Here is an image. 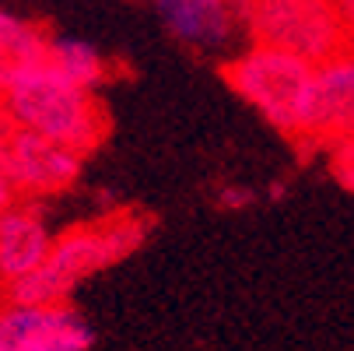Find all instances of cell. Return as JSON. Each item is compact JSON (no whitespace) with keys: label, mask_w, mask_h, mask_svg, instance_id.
Returning a JSON list of instances; mask_svg holds the SVG:
<instances>
[{"label":"cell","mask_w":354,"mask_h":351,"mask_svg":"<svg viewBox=\"0 0 354 351\" xmlns=\"http://www.w3.org/2000/svg\"><path fill=\"white\" fill-rule=\"evenodd\" d=\"M49 64H53L64 78H71L84 88H91L106 78L102 57H98L88 42H77V39H53L49 42Z\"/></svg>","instance_id":"cell-10"},{"label":"cell","mask_w":354,"mask_h":351,"mask_svg":"<svg viewBox=\"0 0 354 351\" xmlns=\"http://www.w3.org/2000/svg\"><path fill=\"white\" fill-rule=\"evenodd\" d=\"M333 8H337V15H340V21H344V28L354 42V0H333Z\"/></svg>","instance_id":"cell-12"},{"label":"cell","mask_w":354,"mask_h":351,"mask_svg":"<svg viewBox=\"0 0 354 351\" xmlns=\"http://www.w3.org/2000/svg\"><path fill=\"white\" fill-rule=\"evenodd\" d=\"M155 228V215L140 208H120L95 222L74 225L53 239L42 267L8 285L11 303H67V295L95 271H106L130 257Z\"/></svg>","instance_id":"cell-1"},{"label":"cell","mask_w":354,"mask_h":351,"mask_svg":"<svg viewBox=\"0 0 354 351\" xmlns=\"http://www.w3.org/2000/svg\"><path fill=\"white\" fill-rule=\"evenodd\" d=\"M49 39L39 25L0 11V91H4L18 74L39 67L49 60Z\"/></svg>","instance_id":"cell-9"},{"label":"cell","mask_w":354,"mask_h":351,"mask_svg":"<svg viewBox=\"0 0 354 351\" xmlns=\"http://www.w3.org/2000/svg\"><path fill=\"white\" fill-rule=\"evenodd\" d=\"M169 32L189 46H225L242 25L239 0H155Z\"/></svg>","instance_id":"cell-8"},{"label":"cell","mask_w":354,"mask_h":351,"mask_svg":"<svg viewBox=\"0 0 354 351\" xmlns=\"http://www.w3.org/2000/svg\"><path fill=\"white\" fill-rule=\"evenodd\" d=\"M221 78L242 95L249 106H257L284 137L295 144L306 134V113L316 64L306 57H295L277 46H252L249 53L221 64Z\"/></svg>","instance_id":"cell-3"},{"label":"cell","mask_w":354,"mask_h":351,"mask_svg":"<svg viewBox=\"0 0 354 351\" xmlns=\"http://www.w3.org/2000/svg\"><path fill=\"white\" fill-rule=\"evenodd\" d=\"M91 327L67 303L0 306V351H88Z\"/></svg>","instance_id":"cell-5"},{"label":"cell","mask_w":354,"mask_h":351,"mask_svg":"<svg viewBox=\"0 0 354 351\" xmlns=\"http://www.w3.org/2000/svg\"><path fill=\"white\" fill-rule=\"evenodd\" d=\"M333 176L347 186V190H354V137H347V141H340V144H333Z\"/></svg>","instance_id":"cell-11"},{"label":"cell","mask_w":354,"mask_h":351,"mask_svg":"<svg viewBox=\"0 0 354 351\" xmlns=\"http://www.w3.org/2000/svg\"><path fill=\"white\" fill-rule=\"evenodd\" d=\"M0 113L25 130L71 147L81 159L91 155L109 134L106 106L91 95V88L64 78L49 60L18 74L0 91Z\"/></svg>","instance_id":"cell-2"},{"label":"cell","mask_w":354,"mask_h":351,"mask_svg":"<svg viewBox=\"0 0 354 351\" xmlns=\"http://www.w3.org/2000/svg\"><path fill=\"white\" fill-rule=\"evenodd\" d=\"M354 137V42L316 64L306 134L298 144H340Z\"/></svg>","instance_id":"cell-6"},{"label":"cell","mask_w":354,"mask_h":351,"mask_svg":"<svg viewBox=\"0 0 354 351\" xmlns=\"http://www.w3.org/2000/svg\"><path fill=\"white\" fill-rule=\"evenodd\" d=\"M49 246L46 222L35 204H11L0 211V285H11L18 278H28L35 267H42Z\"/></svg>","instance_id":"cell-7"},{"label":"cell","mask_w":354,"mask_h":351,"mask_svg":"<svg viewBox=\"0 0 354 351\" xmlns=\"http://www.w3.org/2000/svg\"><path fill=\"white\" fill-rule=\"evenodd\" d=\"M11 200H15V186H11L4 176H0V211H4V208L11 204Z\"/></svg>","instance_id":"cell-13"},{"label":"cell","mask_w":354,"mask_h":351,"mask_svg":"<svg viewBox=\"0 0 354 351\" xmlns=\"http://www.w3.org/2000/svg\"><path fill=\"white\" fill-rule=\"evenodd\" d=\"M81 172V155L49 141L35 130H25L0 113V176L18 193H60Z\"/></svg>","instance_id":"cell-4"}]
</instances>
